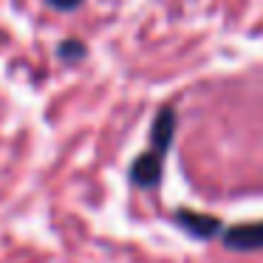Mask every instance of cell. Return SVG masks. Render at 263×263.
<instances>
[{"label":"cell","mask_w":263,"mask_h":263,"mask_svg":"<svg viewBox=\"0 0 263 263\" xmlns=\"http://www.w3.org/2000/svg\"><path fill=\"white\" fill-rule=\"evenodd\" d=\"M223 243L229 249H263V223H243V227H232L223 232Z\"/></svg>","instance_id":"obj_1"},{"label":"cell","mask_w":263,"mask_h":263,"mask_svg":"<svg viewBox=\"0 0 263 263\" xmlns=\"http://www.w3.org/2000/svg\"><path fill=\"white\" fill-rule=\"evenodd\" d=\"M57 12H74L77 6H80V0H48Z\"/></svg>","instance_id":"obj_4"},{"label":"cell","mask_w":263,"mask_h":263,"mask_svg":"<svg viewBox=\"0 0 263 263\" xmlns=\"http://www.w3.org/2000/svg\"><path fill=\"white\" fill-rule=\"evenodd\" d=\"M178 223H181L184 229H190L193 235H198V238H210V235H215L218 229H221V223H218L215 218L198 215V212H187V210L178 212Z\"/></svg>","instance_id":"obj_2"},{"label":"cell","mask_w":263,"mask_h":263,"mask_svg":"<svg viewBox=\"0 0 263 263\" xmlns=\"http://www.w3.org/2000/svg\"><path fill=\"white\" fill-rule=\"evenodd\" d=\"M159 173H161V161H159V153L153 156H142V159L133 164V181L142 184V187H150V184L159 181Z\"/></svg>","instance_id":"obj_3"}]
</instances>
